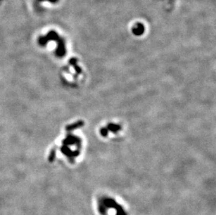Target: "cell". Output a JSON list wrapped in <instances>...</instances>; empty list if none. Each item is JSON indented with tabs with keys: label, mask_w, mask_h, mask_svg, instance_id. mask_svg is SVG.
I'll return each instance as SVG.
<instances>
[{
	"label": "cell",
	"mask_w": 216,
	"mask_h": 215,
	"mask_svg": "<svg viewBox=\"0 0 216 215\" xmlns=\"http://www.w3.org/2000/svg\"><path fill=\"white\" fill-rule=\"evenodd\" d=\"M132 31H133L134 34L141 35L145 31V27H144V25L142 23H136V25H134L133 29H132Z\"/></svg>",
	"instance_id": "obj_1"
},
{
	"label": "cell",
	"mask_w": 216,
	"mask_h": 215,
	"mask_svg": "<svg viewBox=\"0 0 216 215\" xmlns=\"http://www.w3.org/2000/svg\"><path fill=\"white\" fill-rule=\"evenodd\" d=\"M39 1H44V0H39ZM46 1H50V2H51V3L54 4V3H57L58 0H46Z\"/></svg>",
	"instance_id": "obj_2"
}]
</instances>
